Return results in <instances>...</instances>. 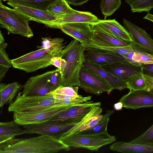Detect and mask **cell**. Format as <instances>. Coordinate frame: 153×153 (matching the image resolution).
<instances>
[{
    "instance_id": "1",
    "label": "cell",
    "mask_w": 153,
    "mask_h": 153,
    "mask_svg": "<svg viewBox=\"0 0 153 153\" xmlns=\"http://www.w3.org/2000/svg\"><path fill=\"white\" fill-rule=\"evenodd\" d=\"M70 150L59 139L45 135L25 139L14 138L0 143V153H55Z\"/></svg>"
},
{
    "instance_id": "2",
    "label": "cell",
    "mask_w": 153,
    "mask_h": 153,
    "mask_svg": "<svg viewBox=\"0 0 153 153\" xmlns=\"http://www.w3.org/2000/svg\"><path fill=\"white\" fill-rule=\"evenodd\" d=\"M84 48L74 39L65 47L59 56L66 62L65 68L60 70L63 86H80V72L85 60Z\"/></svg>"
},
{
    "instance_id": "3",
    "label": "cell",
    "mask_w": 153,
    "mask_h": 153,
    "mask_svg": "<svg viewBox=\"0 0 153 153\" xmlns=\"http://www.w3.org/2000/svg\"><path fill=\"white\" fill-rule=\"evenodd\" d=\"M63 42L48 48H40L11 60L12 66L27 73H31L51 66V61L52 58L59 56L65 47Z\"/></svg>"
},
{
    "instance_id": "4",
    "label": "cell",
    "mask_w": 153,
    "mask_h": 153,
    "mask_svg": "<svg viewBox=\"0 0 153 153\" xmlns=\"http://www.w3.org/2000/svg\"><path fill=\"white\" fill-rule=\"evenodd\" d=\"M32 19L13 8L5 6L0 1V25L9 33L20 35L28 38L33 36L29 25Z\"/></svg>"
},
{
    "instance_id": "5",
    "label": "cell",
    "mask_w": 153,
    "mask_h": 153,
    "mask_svg": "<svg viewBox=\"0 0 153 153\" xmlns=\"http://www.w3.org/2000/svg\"><path fill=\"white\" fill-rule=\"evenodd\" d=\"M59 139L69 147L82 148L93 151H98L101 147L116 140L115 136L108 133L107 128L98 133L75 134L61 136Z\"/></svg>"
},
{
    "instance_id": "6",
    "label": "cell",
    "mask_w": 153,
    "mask_h": 153,
    "mask_svg": "<svg viewBox=\"0 0 153 153\" xmlns=\"http://www.w3.org/2000/svg\"><path fill=\"white\" fill-rule=\"evenodd\" d=\"M63 104L50 94L43 96L19 95L10 104L9 112L20 113L34 111L48 108L56 105Z\"/></svg>"
},
{
    "instance_id": "7",
    "label": "cell",
    "mask_w": 153,
    "mask_h": 153,
    "mask_svg": "<svg viewBox=\"0 0 153 153\" xmlns=\"http://www.w3.org/2000/svg\"><path fill=\"white\" fill-rule=\"evenodd\" d=\"M83 117L67 121L50 120L40 123L24 126L23 134H38L59 139L63 133L79 122Z\"/></svg>"
},
{
    "instance_id": "8",
    "label": "cell",
    "mask_w": 153,
    "mask_h": 153,
    "mask_svg": "<svg viewBox=\"0 0 153 153\" xmlns=\"http://www.w3.org/2000/svg\"><path fill=\"white\" fill-rule=\"evenodd\" d=\"M79 87L86 92L96 95L107 92L110 93L114 88L95 71L82 68L79 74Z\"/></svg>"
},
{
    "instance_id": "9",
    "label": "cell",
    "mask_w": 153,
    "mask_h": 153,
    "mask_svg": "<svg viewBox=\"0 0 153 153\" xmlns=\"http://www.w3.org/2000/svg\"><path fill=\"white\" fill-rule=\"evenodd\" d=\"M71 105L58 104L34 111L14 112L13 120L19 125L23 126L43 122L51 119Z\"/></svg>"
},
{
    "instance_id": "10",
    "label": "cell",
    "mask_w": 153,
    "mask_h": 153,
    "mask_svg": "<svg viewBox=\"0 0 153 153\" xmlns=\"http://www.w3.org/2000/svg\"><path fill=\"white\" fill-rule=\"evenodd\" d=\"M55 70L30 78L23 86L22 94L43 96L55 90L49 81V78Z\"/></svg>"
},
{
    "instance_id": "11",
    "label": "cell",
    "mask_w": 153,
    "mask_h": 153,
    "mask_svg": "<svg viewBox=\"0 0 153 153\" xmlns=\"http://www.w3.org/2000/svg\"><path fill=\"white\" fill-rule=\"evenodd\" d=\"M85 51H96L118 53L123 56L131 52L147 53L133 42L123 47L113 46L94 35L88 43L81 44Z\"/></svg>"
},
{
    "instance_id": "12",
    "label": "cell",
    "mask_w": 153,
    "mask_h": 153,
    "mask_svg": "<svg viewBox=\"0 0 153 153\" xmlns=\"http://www.w3.org/2000/svg\"><path fill=\"white\" fill-rule=\"evenodd\" d=\"M123 107L136 109L153 107V93L146 90L129 91L121 98Z\"/></svg>"
},
{
    "instance_id": "13",
    "label": "cell",
    "mask_w": 153,
    "mask_h": 153,
    "mask_svg": "<svg viewBox=\"0 0 153 153\" xmlns=\"http://www.w3.org/2000/svg\"><path fill=\"white\" fill-rule=\"evenodd\" d=\"M99 19L89 12L76 11L74 13L62 15L59 18L44 24L48 27L60 29L63 24L85 22L90 25L97 23Z\"/></svg>"
},
{
    "instance_id": "14",
    "label": "cell",
    "mask_w": 153,
    "mask_h": 153,
    "mask_svg": "<svg viewBox=\"0 0 153 153\" xmlns=\"http://www.w3.org/2000/svg\"><path fill=\"white\" fill-rule=\"evenodd\" d=\"M123 22L130 33L133 42L147 53L153 55V39L142 28L124 19Z\"/></svg>"
},
{
    "instance_id": "15",
    "label": "cell",
    "mask_w": 153,
    "mask_h": 153,
    "mask_svg": "<svg viewBox=\"0 0 153 153\" xmlns=\"http://www.w3.org/2000/svg\"><path fill=\"white\" fill-rule=\"evenodd\" d=\"M102 111L100 106L93 107L79 122L63 133L60 137L79 134L93 127L103 118L104 115L101 114Z\"/></svg>"
},
{
    "instance_id": "16",
    "label": "cell",
    "mask_w": 153,
    "mask_h": 153,
    "mask_svg": "<svg viewBox=\"0 0 153 153\" xmlns=\"http://www.w3.org/2000/svg\"><path fill=\"white\" fill-rule=\"evenodd\" d=\"M66 34L78 41L81 44L89 42L94 36V32L89 23L79 22L62 25L60 28Z\"/></svg>"
},
{
    "instance_id": "17",
    "label": "cell",
    "mask_w": 153,
    "mask_h": 153,
    "mask_svg": "<svg viewBox=\"0 0 153 153\" xmlns=\"http://www.w3.org/2000/svg\"><path fill=\"white\" fill-rule=\"evenodd\" d=\"M101 105L100 102H94L92 101L71 105L51 120L67 121L82 117L87 113L92 107L96 106H100Z\"/></svg>"
},
{
    "instance_id": "18",
    "label": "cell",
    "mask_w": 153,
    "mask_h": 153,
    "mask_svg": "<svg viewBox=\"0 0 153 153\" xmlns=\"http://www.w3.org/2000/svg\"><path fill=\"white\" fill-rule=\"evenodd\" d=\"M101 67L106 71L126 82L131 76L143 71L141 66H137L129 62L114 63Z\"/></svg>"
},
{
    "instance_id": "19",
    "label": "cell",
    "mask_w": 153,
    "mask_h": 153,
    "mask_svg": "<svg viewBox=\"0 0 153 153\" xmlns=\"http://www.w3.org/2000/svg\"><path fill=\"white\" fill-rule=\"evenodd\" d=\"M85 60L100 65L119 62H129L122 55L116 53L96 51H85Z\"/></svg>"
},
{
    "instance_id": "20",
    "label": "cell",
    "mask_w": 153,
    "mask_h": 153,
    "mask_svg": "<svg viewBox=\"0 0 153 153\" xmlns=\"http://www.w3.org/2000/svg\"><path fill=\"white\" fill-rule=\"evenodd\" d=\"M103 30L123 41L133 42L130 33L115 19L100 20L95 23Z\"/></svg>"
},
{
    "instance_id": "21",
    "label": "cell",
    "mask_w": 153,
    "mask_h": 153,
    "mask_svg": "<svg viewBox=\"0 0 153 153\" xmlns=\"http://www.w3.org/2000/svg\"><path fill=\"white\" fill-rule=\"evenodd\" d=\"M7 4L13 8L28 16L38 23H45L58 18L49 12L8 2Z\"/></svg>"
},
{
    "instance_id": "22",
    "label": "cell",
    "mask_w": 153,
    "mask_h": 153,
    "mask_svg": "<svg viewBox=\"0 0 153 153\" xmlns=\"http://www.w3.org/2000/svg\"><path fill=\"white\" fill-rule=\"evenodd\" d=\"M83 66L91 69L106 80L114 88L120 91L128 88L126 82L121 80L111 73L105 70L101 66L85 60Z\"/></svg>"
},
{
    "instance_id": "23",
    "label": "cell",
    "mask_w": 153,
    "mask_h": 153,
    "mask_svg": "<svg viewBox=\"0 0 153 153\" xmlns=\"http://www.w3.org/2000/svg\"><path fill=\"white\" fill-rule=\"evenodd\" d=\"M110 150L124 153H153V145L138 143L117 142L110 146Z\"/></svg>"
},
{
    "instance_id": "24",
    "label": "cell",
    "mask_w": 153,
    "mask_h": 153,
    "mask_svg": "<svg viewBox=\"0 0 153 153\" xmlns=\"http://www.w3.org/2000/svg\"><path fill=\"white\" fill-rule=\"evenodd\" d=\"M23 86L18 82L0 84V107L5 104H10L13 101Z\"/></svg>"
},
{
    "instance_id": "25",
    "label": "cell",
    "mask_w": 153,
    "mask_h": 153,
    "mask_svg": "<svg viewBox=\"0 0 153 153\" xmlns=\"http://www.w3.org/2000/svg\"><path fill=\"white\" fill-rule=\"evenodd\" d=\"M14 120L0 123V143L9 141L17 135L23 134V130Z\"/></svg>"
},
{
    "instance_id": "26",
    "label": "cell",
    "mask_w": 153,
    "mask_h": 153,
    "mask_svg": "<svg viewBox=\"0 0 153 153\" xmlns=\"http://www.w3.org/2000/svg\"><path fill=\"white\" fill-rule=\"evenodd\" d=\"M94 32V35L110 45L117 47L128 45L132 42L123 41L103 30L95 24L91 25Z\"/></svg>"
},
{
    "instance_id": "27",
    "label": "cell",
    "mask_w": 153,
    "mask_h": 153,
    "mask_svg": "<svg viewBox=\"0 0 153 153\" xmlns=\"http://www.w3.org/2000/svg\"><path fill=\"white\" fill-rule=\"evenodd\" d=\"M123 56L128 62L137 66L153 63V55L147 53L131 52Z\"/></svg>"
},
{
    "instance_id": "28",
    "label": "cell",
    "mask_w": 153,
    "mask_h": 153,
    "mask_svg": "<svg viewBox=\"0 0 153 153\" xmlns=\"http://www.w3.org/2000/svg\"><path fill=\"white\" fill-rule=\"evenodd\" d=\"M76 11L71 8L65 0H57L48 7L47 10L58 18L62 15L74 13Z\"/></svg>"
},
{
    "instance_id": "29",
    "label": "cell",
    "mask_w": 153,
    "mask_h": 153,
    "mask_svg": "<svg viewBox=\"0 0 153 153\" xmlns=\"http://www.w3.org/2000/svg\"><path fill=\"white\" fill-rule=\"evenodd\" d=\"M57 0H8V2L47 11L48 7Z\"/></svg>"
},
{
    "instance_id": "30",
    "label": "cell",
    "mask_w": 153,
    "mask_h": 153,
    "mask_svg": "<svg viewBox=\"0 0 153 153\" xmlns=\"http://www.w3.org/2000/svg\"><path fill=\"white\" fill-rule=\"evenodd\" d=\"M126 83L129 91L146 90L147 89L143 71L131 76L127 80Z\"/></svg>"
},
{
    "instance_id": "31",
    "label": "cell",
    "mask_w": 153,
    "mask_h": 153,
    "mask_svg": "<svg viewBox=\"0 0 153 153\" xmlns=\"http://www.w3.org/2000/svg\"><path fill=\"white\" fill-rule=\"evenodd\" d=\"M130 6L132 13L146 12L153 8V0H125Z\"/></svg>"
},
{
    "instance_id": "32",
    "label": "cell",
    "mask_w": 153,
    "mask_h": 153,
    "mask_svg": "<svg viewBox=\"0 0 153 153\" xmlns=\"http://www.w3.org/2000/svg\"><path fill=\"white\" fill-rule=\"evenodd\" d=\"M121 0H101L100 4L104 20L112 15L121 4Z\"/></svg>"
},
{
    "instance_id": "33",
    "label": "cell",
    "mask_w": 153,
    "mask_h": 153,
    "mask_svg": "<svg viewBox=\"0 0 153 153\" xmlns=\"http://www.w3.org/2000/svg\"><path fill=\"white\" fill-rule=\"evenodd\" d=\"M114 112L113 110L107 111L103 118L94 126L80 133L91 134L101 132L107 128L109 117Z\"/></svg>"
},
{
    "instance_id": "34",
    "label": "cell",
    "mask_w": 153,
    "mask_h": 153,
    "mask_svg": "<svg viewBox=\"0 0 153 153\" xmlns=\"http://www.w3.org/2000/svg\"><path fill=\"white\" fill-rule=\"evenodd\" d=\"M130 142L153 145V124L143 134Z\"/></svg>"
},
{
    "instance_id": "35",
    "label": "cell",
    "mask_w": 153,
    "mask_h": 153,
    "mask_svg": "<svg viewBox=\"0 0 153 153\" xmlns=\"http://www.w3.org/2000/svg\"><path fill=\"white\" fill-rule=\"evenodd\" d=\"M78 86H63L57 88L49 93L58 94L73 97L81 96L78 94Z\"/></svg>"
},
{
    "instance_id": "36",
    "label": "cell",
    "mask_w": 153,
    "mask_h": 153,
    "mask_svg": "<svg viewBox=\"0 0 153 153\" xmlns=\"http://www.w3.org/2000/svg\"><path fill=\"white\" fill-rule=\"evenodd\" d=\"M7 46V43L0 45V66L10 68L12 65L6 51Z\"/></svg>"
},
{
    "instance_id": "37",
    "label": "cell",
    "mask_w": 153,
    "mask_h": 153,
    "mask_svg": "<svg viewBox=\"0 0 153 153\" xmlns=\"http://www.w3.org/2000/svg\"><path fill=\"white\" fill-rule=\"evenodd\" d=\"M49 81L56 89L63 87L61 74L59 69L55 70L49 78Z\"/></svg>"
},
{
    "instance_id": "38",
    "label": "cell",
    "mask_w": 153,
    "mask_h": 153,
    "mask_svg": "<svg viewBox=\"0 0 153 153\" xmlns=\"http://www.w3.org/2000/svg\"><path fill=\"white\" fill-rule=\"evenodd\" d=\"M64 41V39L62 38H51L49 37H43L42 38L41 46L38 47L39 48H48L52 46L63 42Z\"/></svg>"
},
{
    "instance_id": "39",
    "label": "cell",
    "mask_w": 153,
    "mask_h": 153,
    "mask_svg": "<svg viewBox=\"0 0 153 153\" xmlns=\"http://www.w3.org/2000/svg\"><path fill=\"white\" fill-rule=\"evenodd\" d=\"M143 72L147 86L146 90L153 93V73L144 69H143Z\"/></svg>"
},
{
    "instance_id": "40",
    "label": "cell",
    "mask_w": 153,
    "mask_h": 153,
    "mask_svg": "<svg viewBox=\"0 0 153 153\" xmlns=\"http://www.w3.org/2000/svg\"><path fill=\"white\" fill-rule=\"evenodd\" d=\"M51 65L55 66L60 70H63L66 67V62L65 59L60 56H55L51 59Z\"/></svg>"
},
{
    "instance_id": "41",
    "label": "cell",
    "mask_w": 153,
    "mask_h": 153,
    "mask_svg": "<svg viewBox=\"0 0 153 153\" xmlns=\"http://www.w3.org/2000/svg\"><path fill=\"white\" fill-rule=\"evenodd\" d=\"M68 3L75 6H81L90 0H65Z\"/></svg>"
},
{
    "instance_id": "42",
    "label": "cell",
    "mask_w": 153,
    "mask_h": 153,
    "mask_svg": "<svg viewBox=\"0 0 153 153\" xmlns=\"http://www.w3.org/2000/svg\"><path fill=\"white\" fill-rule=\"evenodd\" d=\"M140 66L143 69L153 73V63L142 64Z\"/></svg>"
},
{
    "instance_id": "43",
    "label": "cell",
    "mask_w": 153,
    "mask_h": 153,
    "mask_svg": "<svg viewBox=\"0 0 153 153\" xmlns=\"http://www.w3.org/2000/svg\"><path fill=\"white\" fill-rule=\"evenodd\" d=\"M9 68L0 66V81H1L5 76V74Z\"/></svg>"
},
{
    "instance_id": "44",
    "label": "cell",
    "mask_w": 153,
    "mask_h": 153,
    "mask_svg": "<svg viewBox=\"0 0 153 153\" xmlns=\"http://www.w3.org/2000/svg\"><path fill=\"white\" fill-rule=\"evenodd\" d=\"M114 107L116 110H121L123 107V104L122 102L119 101L114 105Z\"/></svg>"
},
{
    "instance_id": "45",
    "label": "cell",
    "mask_w": 153,
    "mask_h": 153,
    "mask_svg": "<svg viewBox=\"0 0 153 153\" xmlns=\"http://www.w3.org/2000/svg\"><path fill=\"white\" fill-rule=\"evenodd\" d=\"M143 19L148 20L153 22V15L149 13L147 14Z\"/></svg>"
},
{
    "instance_id": "46",
    "label": "cell",
    "mask_w": 153,
    "mask_h": 153,
    "mask_svg": "<svg viewBox=\"0 0 153 153\" xmlns=\"http://www.w3.org/2000/svg\"><path fill=\"white\" fill-rule=\"evenodd\" d=\"M4 42V39L1 31L0 32V45L3 44Z\"/></svg>"
},
{
    "instance_id": "47",
    "label": "cell",
    "mask_w": 153,
    "mask_h": 153,
    "mask_svg": "<svg viewBox=\"0 0 153 153\" xmlns=\"http://www.w3.org/2000/svg\"><path fill=\"white\" fill-rule=\"evenodd\" d=\"M8 0H0V1H8Z\"/></svg>"
}]
</instances>
